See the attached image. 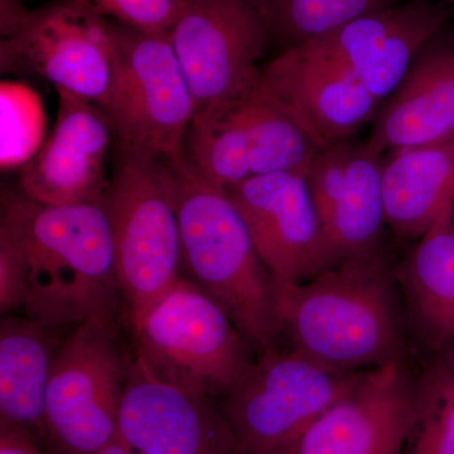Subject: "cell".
Instances as JSON below:
<instances>
[{"label": "cell", "instance_id": "20", "mask_svg": "<svg viewBox=\"0 0 454 454\" xmlns=\"http://www.w3.org/2000/svg\"><path fill=\"white\" fill-rule=\"evenodd\" d=\"M385 154L382 195L387 225L399 240H418L454 210V134Z\"/></svg>", "mask_w": 454, "mask_h": 454}, {"label": "cell", "instance_id": "29", "mask_svg": "<svg viewBox=\"0 0 454 454\" xmlns=\"http://www.w3.org/2000/svg\"><path fill=\"white\" fill-rule=\"evenodd\" d=\"M450 2H452V4H453V8H454V0H450Z\"/></svg>", "mask_w": 454, "mask_h": 454}, {"label": "cell", "instance_id": "14", "mask_svg": "<svg viewBox=\"0 0 454 454\" xmlns=\"http://www.w3.org/2000/svg\"><path fill=\"white\" fill-rule=\"evenodd\" d=\"M384 157L352 138L317 152L307 169L310 195L334 262L384 252Z\"/></svg>", "mask_w": 454, "mask_h": 454}, {"label": "cell", "instance_id": "5", "mask_svg": "<svg viewBox=\"0 0 454 454\" xmlns=\"http://www.w3.org/2000/svg\"><path fill=\"white\" fill-rule=\"evenodd\" d=\"M131 330L134 357L158 380L191 393L226 395L255 363L231 317L184 276Z\"/></svg>", "mask_w": 454, "mask_h": 454}, {"label": "cell", "instance_id": "11", "mask_svg": "<svg viewBox=\"0 0 454 454\" xmlns=\"http://www.w3.org/2000/svg\"><path fill=\"white\" fill-rule=\"evenodd\" d=\"M259 83V82H258ZM318 148L259 86L193 121L186 160L223 188L278 172H307Z\"/></svg>", "mask_w": 454, "mask_h": 454}, {"label": "cell", "instance_id": "2", "mask_svg": "<svg viewBox=\"0 0 454 454\" xmlns=\"http://www.w3.org/2000/svg\"><path fill=\"white\" fill-rule=\"evenodd\" d=\"M274 292L282 334L317 363L360 372L404 361V309L385 250L307 282H274Z\"/></svg>", "mask_w": 454, "mask_h": 454}, {"label": "cell", "instance_id": "10", "mask_svg": "<svg viewBox=\"0 0 454 454\" xmlns=\"http://www.w3.org/2000/svg\"><path fill=\"white\" fill-rule=\"evenodd\" d=\"M167 35L195 100L193 121L258 85L269 38L249 0H186Z\"/></svg>", "mask_w": 454, "mask_h": 454}, {"label": "cell", "instance_id": "21", "mask_svg": "<svg viewBox=\"0 0 454 454\" xmlns=\"http://www.w3.org/2000/svg\"><path fill=\"white\" fill-rule=\"evenodd\" d=\"M406 327L434 355L454 352V210L394 268Z\"/></svg>", "mask_w": 454, "mask_h": 454}, {"label": "cell", "instance_id": "8", "mask_svg": "<svg viewBox=\"0 0 454 454\" xmlns=\"http://www.w3.org/2000/svg\"><path fill=\"white\" fill-rule=\"evenodd\" d=\"M134 357L116 321L74 325L57 349L46 395L51 443L61 454H94L119 435L122 397Z\"/></svg>", "mask_w": 454, "mask_h": 454}, {"label": "cell", "instance_id": "6", "mask_svg": "<svg viewBox=\"0 0 454 454\" xmlns=\"http://www.w3.org/2000/svg\"><path fill=\"white\" fill-rule=\"evenodd\" d=\"M115 71L106 104L118 154L166 164L186 160L196 106L168 35L114 23Z\"/></svg>", "mask_w": 454, "mask_h": 454}, {"label": "cell", "instance_id": "19", "mask_svg": "<svg viewBox=\"0 0 454 454\" xmlns=\"http://www.w3.org/2000/svg\"><path fill=\"white\" fill-rule=\"evenodd\" d=\"M454 134V41L427 44L373 119L367 145L384 155Z\"/></svg>", "mask_w": 454, "mask_h": 454}, {"label": "cell", "instance_id": "28", "mask_svg": "<svg viewBox=\"0 0 454 454\" xmlns=\"http://www.w3.org/2000/svg\"><path fill=\"white\" fill-rule=\"evenodd\" d=\"M94 454H133L128 444L122 441L121 434L118 435L115 439H113L110 443H107L106 447L101 448L100 450H98L97 453Z\"/></svg>", "mask_w": 454, "mask_h": 454}, {"label": "cell", "instance_id": "1", "mask_svg": "<svg viewBox=\"0 0 454 454\" xmlns=\"http://www.w3.org/2000/svg\"><path fill=\"white\" fill-rule=\"evenodd\" d=\"M0 235L25 260L26 317L59 328L90 318L116 321L121 295L103 203L47 205L5 191Z\"/></svg>", "mask_w": 454, "mask_h": 454}, {"label": "cell", "instance_id": "9", "mask_svg": "<svg viewBox=\"0 0 454 454\" xmlns=\"http://www.w3.org/2000/svg\"><path fill=\"white\" fill-rule=\"evenodd\" d=\"M2 67L28 68L101 107L115 71L114 23L77 0L22 5L2 18Z\"/></svg>", "mask_w": 454, "mask_h": 454}, {"label": "cell", "instance_id": "12", "mask_svg": "<svg viewBox=\"0 0 454 454\" xmlns=\"http://www.w3.org/2000/svg\"><path fill=\"white\" fill-rule=\"evenodd\" d=\"M306 173H271L226 188L274 282H307L336 265Z\"/></svg>", "mask_w": 454, "mask_h": 454}, {"label": "cell", "instance_id": "23", "mask_svg": "<svg viewBox=\"0 0 454 454\" xmlns=\"http://www.w3.org/2000/svg\"><path fill=\"white\" fill-rule=\"evenodd\" d=\"M258 12L269 43L279 44L280 53L309 43L333 29L396 0H249ZM279 53V55H280Z\"/></svg>", "mask_w": 454, "mask_h": 454}, {"label": "cell", "instance_id": "18", "mask_svg": "<svg viewBox=\"0 0 454 454\" xmlns=\"http://www.w3.org/2000/svg\"><path fill=\"white\" fill-rule=\"evenodd\" d=\"M119 434L133 454H238L214 396L158 380L134 357Z\"/></svg>", "mask_w": 454, "mask_h": 454}, {"label": "cell", "instance_id": "27", "mask_svg": "<svg viewBox=\"0 0 454 454\" xmlns=\"http://www.w3.org/2000/svg\"><path fill=\"white\" fill-rule=\"evenodd\" d=\"M0 454H47L20 430L0 427Z\"/></svg>", "mask_w": 454, "mask_h": 454}, {"label": "cell", "instance_id": "15", "mask_svg": "<svg viewBox=\"0 0 454 454\" xmlns=\"http://www.w3.org/2000/svg\"><path fill=\"white\" fill-rule=\"evenodd\" d=\"M417 380L404 361L366 370L309 429L297 454H409Z\"/></svg>", "mask_w": 454, "mask_h": 454}, {"label": "cell", "instance_id": "25", "mask_svg": "<svg viewBox=\"0 0 454 454\" xmlns=\"http://www.w3.org/2000/svg\"><path fill=\"white\" fill-rule=\"evenodd\" d=\"M98 16L145 35H166L186 0H77Z\"/></svg>", "mask_w": 454, "mask_h": 454}, {"label": "cell", "instance_id": "3", "mask_svg": "<svg viewBox=\"0 0 454 454\" xmlns=\"http://www.w3.org/2000/svg\"><path fill=\"white\" fill-rule=\"evenodd\" d=\"M168 166L181 231L182 273L226 310L258 357L277 349L282 328L273 277L243 216L225 188L202 177L187 160Z\"/></svg>", "mask_w": 454, "mask_h": 454}, {"label": "cell", "instance_id": "16", "mask_svg": "<svg viewBox=\"0 0 454 454\" xmlns=\"http://www.w3.org/2000/svg\"><path fill=\"white\" fill-rule=\"evenodd\" d=\"M258 86L318 151L352 138L373 121L382 104L339 66L301 49L262 66Z\"/></svg>", "mask_w": 454, "mask_h": 454}, {"label": "cell", "instance_id": "26", "mask_svg": "<svg viewBox=\"0 0 454 454\" xmlns=\"http://www.w3.org/2000/svg\"><path fill=\"white\" fill-rule=\"evenodd\" d=\"M28 298V274L25 260L13 244L0 235V312L25 309Z\"/></svg>", "mask_w": 454, "mask_h": 454}, {"label": "cell", "instance_id": "22", "mask_svg": "<svg viewBox=\"0 0 454 454\" xmlns=\"http://www.w3.org/2000/svg\"><path fill=\"white\" fill-rule=\"evenodd\" d=\"M62 328L4 315L0 324V427L49 439L46 395Z\"/></svg>", "mask_w": 454, "mask_h": 454}, {"label": "cell", "instance_id": "4", "mask_svg": "<svg viewBox=\"0 0 454 454\" xmlns=\"http://www.w3.org/2000/svg\"><path fill=\"white\" fill-rule=\"evenodd\" d=\"M103 206L112 231L121 301L133 325L182 277L181 231L170 167L118 154Z\"/></svg>", "mask_w": 454, "mask_h": 454}, {"label": "cell", "instance_id": "24", "mask_svg": "<svg viewBox=\"0 0 454 454\" xmlns=\"http://www.w3.org/2000/svg\"><path fill=\"white\" fill-rule=\"evenodd\" d=\"M409 454H454V352L432 356L417 379Z\"/></svg>", "mask_w": 454, "mask_h": 454}, {"label": "cell", "instance_id": "7", "mask_svg": "<svg viewBox=\"0 0 454 454\" xmlns=\"http://www.w3.org/2000/svg\"><path fill=\"white\" fill-rule=\"evenodd\" d=\"M363 372H340L295 349L262 355L221 404L236 452L297 454L317 420Z\"/></svg>", "mask_w": 454, "mask_h": 454}, {"label": "cell", "instance_id": "13", "mask_svg": "<svg viewBox=\"0 0 454 454\" xmlns=\"http://www.w3.org/2000/svg\"><path fill=\"white\" fill-rule=\"evenodd\" d=\"M450 16V9L432 0L396 3L297 49L339 66L384 103Z\"/></svg>", "mask_w": 454, "mask_h": 454}, {"label": "cell", "instance_id": "17", "mask_svg": "<svg viewBox=\"0 0 454 454\" xmlns=\"http://www.w3.org/2000/svg\"><path fill=\"white\" fill-rule=\"evenodd\" d=\"M59 110L53 130L25 163L20 190L47 205L103 203L110 178L106 160L112 125L95 104L56 90Z\"/></svg>", "mask_w": 454, "mask_h": 454}]
</instances>
